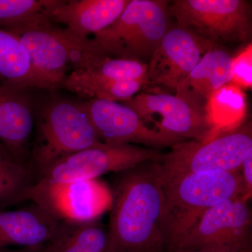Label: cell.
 Segmentation results:
<instances>
[{"label":"cell","mask_w":252,"mask_h":252,"mask_svg":"<svg viewBox=\"0 0 252 252\" xmlns=\"http://www.w3.org/2000/svg\"><path fill=\"white\" fill-rule=\"evenodd\" d=\"M108 225L114 252H165L164 196L155 159L119 172Z\"/></svg>","instance_id":"6da1fadb"},{"label":"cell","mask_w":252,"mask_h":252,"mask_svg":"<svg viewBox=\"0 0 252 252\" xmlns=\"http://www.w3.org/2000/svg\"><path fill=\"white\" fill-rule=\"evenodd\" d=\"M160 172L164 196L162 228L168 252L208 209L243 195L240 170L172 175Z\"/></svg>","instance_id":"7a4b0ae2"},{"label":"cell","mask_w":252,"mask_h":252,"mask_svg":"<svg viewBox=\"0 0 252 252\" xmlns=\"http://www.w3.org/2000/svg\"><path fill=\"white\" fill-rule=\"evenodd\" d=\"M81 102L54 101L39 112L28 168L33 183L59 159L101 143Z\"/></svg>","instance_id":"3957f363"},{"label":"cell","mask_w":252,"mask_h":252,"mask_svg":"<svg viewBox=\"0 0 252 252\" xmlns=\"http://www.w3.org/2000/svg\"><path fill=\"white\" fill-rule=\"evenodd\" d=\"M170 16L167 1L130 0L115 22L90 39L93 49L119 59H151L170 28Z\"/></svg>","instance_id":"277c9868"},{"label":"cell","mask_w":252,"mask_h":252,"mask_svg":"<svg viewBox=\"0 0 252 252\" xmlns=\"http://www.w3.org/2000/svg\"><path fill=\"white\" fill-rule=\"evenodd\" d=\"M4 31L21 41L33 67L54 89L61 86L69 67L77 68L92 50L90 38L79 37L55 26L46 15Z\"/></svg>","instance_id":"5b68a950"},{"label":"cell","mask_w":252,"mask_h":252,"mask_svg":"<svg viewBox=\"0 0 252 252\" xmlns=\"http://www.w3.org/2000/svg\"><path fill=\"white\" fill-rule=\"evenodd\" d=\"M252 151L251 124L222 131L210 140L181 141L155 159L163 174L239 171Z\"/></svg>","instance_id":"8992f818"},{"label":"cell","mask_w":252,"mask_h":252,"mask_svg":"<svg viewBox=\"0 0 252 252\" xmlns=\"http://www.w3.org/2000/svg\"><path fill=\"white\" fill-rule=\"evenodd\" d=\"M178 27L210 41L245 42L252 35V9L245 0H175L169 4Z\"/></svg>","instance_id":"52a82bcc"},{"label":"cell","mask_w":252,"mask_h":252,"mask_svg":"<svg viewBox=\"0 0 252 252\" xmlns=\"http://www.w3.org/2000/svg\"><path fill=\"white\" fill-rule=\"evenodd\" d=\"M26 200L39 205L61 220L88 222L98 220L110 209L112 194L97 179L63 183L39 180L25 192L23 201Z\"/></svg>","instance_id":"ba28073f"},{"label":"cell","mask_w":252,"mask_h":252,"mask_svg":"<svg viewBox=\"0 0 252 252\" xmlns=\"http://www.w3.org/2000/svg\"><path fill=\"white\" fill-rule=\"evenodd\" d=\"M160 154L157 149L135 144L101 142L59 159L44 170L36 181L63 183L96 180L109 172L124 171L154 160Z\"/></svg>","instance_id":"9c48e42d"},{"label":"cell","mask_w":252,"mask_h":252,"mask_svg":"<svg viewBox=\"0 0 252 252\" xmlns=\"http://www.w3.org/2000/svg\"><path fill=\"white\" fill-rule=\"evenodd\" d=\"M249 202L241 195L208 209L174 249L251 248Z\"/></svg>","instance_id":"30bf717a"},{"label":"cell","mask_w":252,"mask_h":252,"mask_svg":"<svg viewBox=\"0 0 252 252\" xmlns=\"http://www.w3.org/2000/svg\"><path fill=\"white\" fill-rule=\"evenodd\" d=\"M121 103L133 109L144 123L185 140L205 142L218 132L200 112L175 94L142 93Z\"/></svg>","instance_id":"8fae6325"},{"label":"cell","mask_w":252,"mask_h":252,"mask_svg":"<svg viewBox=\"0 0 252 252\" xmlns=\"http://www.w3.org/2000/svg\"><path fill=\"white\" fill-rule=\"evenodd\" d=\"M81 103L103 143L137 144L158 150L185 140L149 127L133 109L121 102L89 99Z\"/></svg>","instance_id":"7c38bea8"},{"label":"cell","mask_w":252,"mask_h":252,"mask_svg":"<svg viewBox=\"0 0 252 252\" xmlns=\"http://www.w3.org/2000/svg\"><path fill=\"white\" fill-rule=\"evenodd\" d=\"M214 44L184 28H170L151 57L145 86L164 88L175 94Z\"/></svg>","instance_id":"4fadbf2b"},{"label":"cell","mask_w":252,"mask_h":252,"mask_svg":"<svg viewBox=\"0 0 252 252\" xmlns=\"http://www.w3.org/2000/svg\"><path fill=\"white\" fill-rule=\"evenodd\" d=\"M130 0L59 1L46 11L53 23L64 25L74 35L89 38L113 24Z\"/></svg>","instance_id":"5bb4252c"},{"label":"cell","mask_w":252,"mask_h":252,"mask_svg":"<svg viewBox=\"0 0 252 252\" xmlns=\"http://www.w3.org/2000/svg\"><path fill=\"white\" fill-rule=\"evenodd\" d=\"M34 123L28 90L0 84V144L16 161L28 165V146Z\"/></svg>","instance_id":"9a60e30c"},{"label":"cell","mask_w":252,"mask_h":252,"mask_svg":"<svg viewBox=\"0 0 252 252\" xmlns=\"http://www.w3.org/2000/svg\"><path fill=\"white\" fill-rule=\"evenodd\" d=\"M61 220L34 203L17 210L0 211V250L11 246H41Z\"/></svg>","instance_id":"2e32d148"},{"label":"cell","mask_w":252,"mask_h":252,"mask_svg":"<svg viewBox=\"0 0 252 252\" xmlns=\"http://www.w3.org/2000/svg\"><path fill=\"white\" fill-rule=\"evenodd\" d=\"M232 60L233 57L227 51L214 44L181 84L176 95L205 113L211 94L232 83Z\"/></svg>","instance_id":"e0dca14e"},{"label":"cell","mask_w":252,"mask_h":252,"mask_svg":"<svg viewBox=\"0 0 252 252\" xmlns=\"http://www.w3.org/2000/svg\"><path fill=\"white\" fill-rule=\"evenodd\" d=\"M41 252H114L108 226L98 220L88 222L61 220Z\"/></svg>","instance_id":"ac0fdd59"},{"label":"cell","mask_w":252,"mask_h":252,"mask_svg":"<svg viewBox=\"0 0 252 252\" xmlns=\"http://www.w3.org/2000/svg\"><path fill=\"white\" fill-rule=\"evenodd\" d=\"M0 84L16 89H54L36 72L17 38L0 29Z\"/></svg>","instance_id":"d6986e66"},{"label":"cell","mask_w":252,"mask_h":252,"mask_svg":"<svg viewBox=\"0 0 252 252\" xmlns=\"http://www.w3.org/2000/svg\"><path fill=\"white\" fill-rule=\"evenodd\" d=\"M144 86L140 81L104 79L74 69L66 75L60 87L89 99L123 102L132 98Z\"/></svg>","instance_id":"ffe728a7"},{"label":"cell","mask_w":252,"mask_h":252,"mask_svg":"<svg viewBox=\"0 0 252 252\" xmlns=\"http://www.w3.org/2000/svg\"><path fill=\"white\" fill-rule=\"evenodd\" d=\"M204 111L207 121L218 132L231 130L241 125L245 117V94L234 84H226L211 94Z\"/></svg>","instance_id":"44dd1931"},{"label":"cell","mask_w":252,"mask_h":252,"mask_svg":"<svg viewBox=\"0 0 252 252\" xmlns=\"http://www.w3.org/2000/svg\"><path fill=\"white\" fill-rule=\"evenodd\" d=\"M75 69L104 79L140 81L144 86L147 82V64L142 61L119 59L95 51L87 53Z\"/></svg>","instance_id":"7402d4cb"},{"label":"cell","mask_w":252,"mask_h":252,"mask_svg":"<svg viewBox=\"0 0 252 252\" xmlns=\"http://www.w3.org/2000/svg\"><path fill=\"white\" fill-rule=\"evenodd\" d=\"M32 183L27 165L11 157H0V211L23 202L25 192Z\"/></svg>","instance_id":"603a6c76"},{"label":"cell","mask_w":252,"mask_h":252,"mask_svg":"<svg viewBox=\"0 0 252 252\" xmlns=\"http://www.w3.org/2000/svg\"><path fill=\"white\" fill-rule=\"evenodd\" d=\"M58 0H0V29L21 26L42 15Z\"/></svg>","instance_id":"cb8c5ba5"},{"label":"cell","mask_w":252,"mask_h":252,"mask_svg":"<svg viewBox=\"0 0 252 252\" xmlns=\"http://www.w3.org/2000/svg\"><path fill=\"white\" fill-rule=\"evenodd\" d=\"M232 83L238 87L250 89L252 86V49L250 43L241 53L233 58Z\"/></svg>","instance_id":"d4e9b609"},{"label":"cell","mask_w":252,"mask_h":252,"mask_svg":"<svg viewBox=\"0 0 252 252\" xmlns=\"http://www.w3.org/2000/svg\"><path fill=\"white\" fill-rule=\"evenodd\" d=\"M240 173L244 187L243 196L250 200L252 194V151L244 160L240 168Z\"/></svg>","instance_id":"484cf974"},{"label":"cell","mask_w":252,"mask_h":252,"mask_svg":"<svg viewBox=\"0 0 252 252\" xmlns=\"http://www.w3.org/2000/svg\"><path fill=\"white\" fill-rule=\"evenodd\" d=\"M169 252H252V248L246 250L237 249H187L175 248Z\"/></svg>","instance_id":"4316f807"},{"label":"cell","mask_w":252,"mask_h":252,"mask_svg":"<svg viewBox=\"0 0 252 252\" xmlns=\"http://www.w3.org/2000/svg\"><path fill=\"white\" fill-rule=\"evenodd\" d=\"M0 252H41V246L34 247V248H26L17 251H10V250H1Z\"/></svg>","instance_id":"83f0119b"},{"label":"cell","mask_w":252,"mask_h":252,"mask_svg":"<svg viewBox=\"0 0 252 252\" xmlns=\"http://www.w3.org/2000/svg\"><path fill=\"white\" fill-rule=\"evenodd\" d=\"M0 157H11L12 158H14L11 157V155L10 154L9 152H8L7 149L5 148L4 146L1 144H0Z\"/></svg>","instance_id":"f1b7e54d"}]
</instances>
